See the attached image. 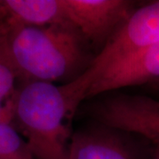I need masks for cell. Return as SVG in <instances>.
I'll use <instances>...</instances> for the list:
<instances>
[{"label":"cell","instance_id":"obj_7","mask_svg":"<svg viewBox=\"0 0 159 159\" xmlns=\"http://www.w3.org/2000/svg\"><path fill=\"white\" fill-rule=\"evenodd\" d=\"M159 80V43L119 59L106 69L91 86L88 98L126 87Z\"/></svg>","mask_w":159,"mask_h":159},{"label":"cell","instance_id":"obj_11","mask_svg":"<svg viewBox=\"0 0 159 159\" xmlns=\"http://www.w3.org/2000/svg\"><path fill=\"white\" fill-rule=\"evenodd\" d=\"M152 159H159V145H154Z\"/></svg>","mask_w":159,"mask_h":159},{"label":"cell","instance_id":"obj_8","mask_svg":"<svg viewBox=\"0 0 159 159\" xmlns=\"http://www.w3.org/2000/svg\"><path fill=\"white\" fill-rule=\"evenodd\" d=\"M0 12L10 25L47 26L68 22L63 0H0Z\"/></svg>","mask_w":159,"mask_h":159},{"label":"cell","instance_id":"obj_12","mask_svg":"<svg viewBox=\"0 0 159 159\" xmlns=\"http://www.w3.org/2000/svg\"><path fill=\"white\" fill-rule=\"evenodd\" d=\"M0 19H1V14H0Z\"/></svg>","mask_w":159,"mask_h":159},{"label":"cell","instance_id":"obj_1","mask_svg":"<svg viewBox=\"0 0 159 159\" xmlns=\"http://www.w3.org/2000/svg\"><path fill=\"white\" fill-rule=\"evenodd\" d=\"M6 28L7 45L22 82L68 83L90 67V43L70 22L47 26L10 25Z\"/></svg>","mask_w":159,"mask_h":159},{"label":"cell","instance_id":"obj_10","mask_svg":"<svg viewBox=\"0 0 159 159\" xmlns=\"http://www.w3.org/2000/svg\"><path fill=\"white\" fill-rule=\"evenodd\" d=\"M0 159H35L13 125L0 122Z\"/></svg>","mask_w":159,"mask_h":159},{"label":"cell","instance_id":"obj_4","mask_svg":"<svg viewBox=\"0 0 159 159\" xmlns=\"http://www.w3.org/2000/svg\"><path fill=\"white\" fill-rule=\"evenodd\" d=\"M98 124L136 134L159 145V101L141 95L117 94L102 98L89 108Z\"/></svg>","mask_w":159,"mask_h":159},{"label":"cell","instance_id":"obj_2","mask_svg":"<svg viewBox=\"0 0 159 159\" xmlns=\"http://www.w3.org/2000/svg\"><path fill=\"white\" fill-rule=\"evenodd\" d=\"M84 92L74 81L56 85L22 82L17 93L12 124L35 159H70L72 120Z\"/></svg>","mask_w":159,"mask_h":159},{"label":"cell","instance_id":"obj_9","mask_svg":"<svg viewBox=\"0 0 159 159\" xmlns=\"http://www.w3.org/2000/svg\"><path fill=\"white\" fill-rule=\"evenodd\" d=\"M1 14V13H0ZM22 80L7 45L6 28L0 19V122L12 124L15 100Z\"/></svg>","mask_w":159,"mask_h":159},{"label":"cell","instance_id":"obj_3","mask_svg":"<svg viewBox=\"0 0 159 159\" xmlns=\"http://www.w3.org/2000/svg\"><path fill=\"white\" fill-rule=\"evenodd\" d=\"M159 43V1L136 7L121 28L96 55L90 67L75 82L85 91L102 74L119 59Z\"/></svg>","mask_w":159,"mask_h":159},{"label":"cell","instance_id":"obj_6","mask_svg":"<svg viewBox=\"0 0 159 159\" xmlns=\"http://www.w3.org/2000/svg\"><path fill=\"white\" fill-rule=\"evenodd\" d=\"M143 141L148 142L136 134L98 124L74 133L70 159H152L153 148L146 147Z\"/></svg>","mask_w":159,"mask_h":159},{"label":"cell","instance_id":"obj_5","mask_svg":"<svg viewBox=\"0 0 159 159\" xmlns=\"http://www.w3.org/2000/svg\"><path fill=\"white\" fill-rule=\"evenodd\" d=\"M63 6L66 20L91 45L102 47L136 8L127 0H63Z\"/></svg>","mask_w":159,"mask_h":159}]
</instances>
